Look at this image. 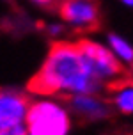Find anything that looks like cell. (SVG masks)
Segmentation results:
<instances>
[{
    "instance_id": "5b68a950",
    "label": "cell",
    "mask_w": 133,
    "mask_h": 135,
    "mask_svg": "<svg viewBox=\"0 0 133 135\" xmlns=\"http://www.w3.org/2000/svg\"><path fill=\"white\" fill-rule=\"evenodd\" d=\"M30 98L18 89H0V130L21 126L25 123Z\"/></svg>"
},
{
    "instance_id": "8992f818",
    "label": "cell",
    "mask_w": 133,
    "mask_h": 135,
    "mask_svg": "<svg viewBox=\"0 0 133 135\" xmlns=\"http://www.w3.org/2000/svg\"><path fill=\"white\" fill-rule=\"evenodd\" d=\"M67 108H69L71 114L78 115L85 121H103L112 112L110 101L103 98L100 93L71 96L67 101Z\"/></svg>"
},
{
    "instance_id": "7c38bea8",
    "label": "cell",
    "mask_w": 133,
    "mask_h": 135,
    "mask_svg": "<svg viewBox=\"0 0 133 135\" xmlns=\"http://www.w3.org/2000/svg\"><path fill=\"white\" fill-rule=\"evenodd\" d=\"M119 2L124 7H128V9H130V7H133V0H119Z\"/></svg>"
},
{
    "instance_id": "7a4b0ae2",
    "label": "cell",
    "mask_w": 133,
    "mask_h": 135,
    "mask_svg": "<svg viewBox=\"0 0 133 135\" xmlns=\"http://www.w3.org/2000/svg\"><path fill=\"white\" fill-rule=\"evenodd\" d=\"M71 112L67 103L55 96L30 101L25 117V135H69Z\"/></svg>"
},
{
    "instance_id": "3957f363",
    "label": "cell",
    "mask_w": 133,
    "mask_h": 135,
    "mask_svg": "<svg viewBox=\"0 0 133 135\" xmlns=\"http://www.w3.org/2000/svg\"><path fill=\"white\" fill-rule=\"evenodd\" d=\"M76 46L89 73L101 87L114 85L124 78V66L112 55L105 43L96 39H82L76 43Z\"/></svg>"
},
{
    "instance_id": "8fae6325",
    "label": "cell",
    "mask_w": 133,
    "mask_h": 135,
    "mask_svg": "<svg viewBox=\"0 0 133 135\" xmlns=\"http://www.w3.org/2000/svg\"><path fill=\"white\" fill-rule=\"evenodd\" d=\"M0 135H25V126H14V128L0 130Z\"/></svg>"
},
{
    "instance_id": "30bf717a",
    "label": "cell",
    "mask_w": 133,
    "mask_h": 135,
    "mask_svg": "<svg viewBox=\"0 0 133 135\" xmlns=\"http://www.w3.org/2000/svg\"><path fill=\"white\" fill-rule=\"evenodd\" d=\"M30 4H34L36 7H41V9H48L52 6H57L59 0H28Z\"/></svg>"
},
{
    "instance_id": "9c48e42d",
    "label": "cell",
    "mask_w": 133,
    "mask_h": 135,
    "mask_svg": "<svg viewBox=\"0 0 133 135\" xmlns=\"http://www.w3.org/2000/svg\"><path fill=\"white\" fill-rule=\"evenodd\" d=\"M64 28H66V25L62 21H52V23L46 25V34L50 37H53V39H59L60 36L64 34Z\"/></svg>"
},
{
    "instance_id": "52a82bcc",
    "label": "cell",
    "mask_w": 133,
    "mask_h": 135,
    "mask_svg": "<svg viewBox=\"0 0 133 135\" xmlns=\"http://www.w3.org/2000/svg\"><path fill=\"white\" fill-rule=\"evenodd\" d=\"M110 107L117 108L121 114L130 115L133 112V87L130 80H119L117 84L110 85Z\"/></svg>"
},
{
    "instance_id": "6da1fadb",
    "label": "cell",
    "mask_w": 133,
    "mask_h": 135,
    "mask_svg": "<svg viewBox=\"0 0 133 135\" xmlns=\"http://www.w3.org/2000/svg\"><path fill=\"white\" fill-rule=\"evenodd\" d=\"M30 93L39 96H76L101 93V85L89 73L76 43L55 41L48 50L39 71L30 80Z\"/></svg>"
},
{
    "instance_id": "277c9868",
    "label": "cell",
    "mask_w": 133,
    "mask_h": 135,
    "mask_svg": "<svg viewBox=\"0 0 133 135\" xmlns=\"http://www.w3.org/2000/svg\"><path fill=\"white\" fill-rule=\"evenodd\" d=\"M60 21L75 30H89L100 20V9L94 0H60Z\"/></svg>"
},
{
    "instance_id": "ba28073f",
    "label": "cell",
    "mask_w": 133,
    "mask_h": 135,
    "mask_svg": "<svg viewBox=\"0 0 133 135\" xmlns=\"http://www.w3.org/2000/svg\"><path fill=\"white\" fill-rule=\"evenodd\" d=\"M105 45L122 66H131V62H133V46L124 36L115 34V32L108 34L106 39H105Z\"/></svg>"
}]
</instances>
